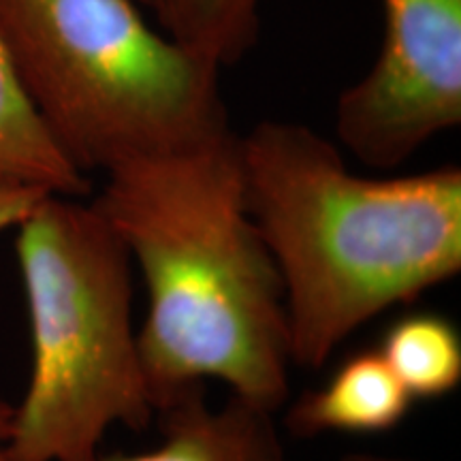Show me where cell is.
I'll return each mask as SVG.
<instances>
[{"label":"cell","mask_w":461,"mask_h":461,"mask_svg":"<svg viewBox=\"0 0 461 461\" xmlns=\"http://www.w3.org/2000/svg\"><path fill=\"white\" fill-rule=\"evenodd\" d=\"M135 3L140 5V7H148V9H152L154 14H158V11L167 5V0H135Z\"/></svg>","instance_id":"14"},{"label":"cell","mask_w":461,"mask_h":461,"mask_svg":"<svg viewBox=\"0 0 461 461\" xmlns=\"http://www.w3.org/2000/svg\"><path fill=\"white\" fill-rule=\"evenodd\" d=\"M339 461H414V459H400V457H387V455H374V453H350Z\"/></svg>","instance_id":"13"},{"label":"cell","mask_w":461,"mask_h":461,"mask_svg":"<svg viewBox=\"0 0 461 461\" xmlns=\"http://www.w3.org/2000/svg\"><path fill=\"white\" fill-rule=\"evenodd\" d=\"M48 194L32 184L0 177V230L17 227Z\"/></svg>","instance_id":"11"},{"label":"cell","mask_w":461,"mask_h":461,"mask_svg":"<svg viewBox=\"0 0 461 461\" xmlns=\"http://www.w3.org/2000/svg\"><path fill=\"white\" fill-rule=\"evenodd\" d=\"M14 414L15 408L0 400V461H14L9 451L11 431H14Z\"/></svg>","instance_id":"12"},{"label":"cell","mask_w":461,"mask_h":461,"mask_svg":"<svg viewBox=\"0 0 461 461\" xmlns=\"http://www.w3.org/2000/svg\"><path fill=\"white\" fill-rule=\"evenodd\" d=\"M378 353L412 400H438L461 383V336L447 316L417 312L397 319Z\"/></svg>","instance_id":"9"},{"label":"cell","mask_w":461,"mask_h":461,"mask_svg":"<svg viewBox=\"0 0 461 461\" xmlns=\"http://www.w3.org/2000/svg\"><path fill=\"white\" fill-rule=\"evenodd\" d=\"M261 0H167L163 31L218 67L238 60L257 37Z\"/></svg>","instance_id":"10"},{"label":"cell","mask_w":461,"mask_h":461,"mask_svg":"<svg viewBox=\"0 0 461 461\" xmlns=\"http://www.w3.org/2000/svg\"><path fill=\"white\" fill-rule=\"evenodd\" d=\"M238 154L297 366L322 367L363 322L459 274V167L363 177L330 140L282 120L238 137Z\"/></svg>","instance_id":"2"},{"label":"cell","mask_w":461,"mask_h":461,"mask_svg":"<svg viewBox=\"0 0 461 461\" xmlns=\"http://www.w3.org/2000/svg\"><path fill=\"white\" fill-rule=\"evenodd\" d=\"M412 397L376 350L348 357L325 387L308 391L286 414L291 434H384L412 408Z\"/></svg>","instance_id":"7"},{"label":"cell","mask_w":461,"mask_h":461,"mask_svg":"<svg viewBox=\"0 0 461 461\" xmlns=\"http://www.w3.org/2000/svg\"><path fill=\"white\" fill-rule=\"evenodd\" d=\"M383 41L339 95L336 132L359 163L389 171L461 124V0H380Z\"/></svg>","instance_id":"5"},{"label":"cell","mask_w":461,"mask_h":461,"mask_svg":"<svg viewBox=\"0 0 461 461\" xmlns=\"http://www.w3.org/2000/svg\"><path fill=\"white\" fill-rule=\"evenodd\" d=\"M32 370L14 461H96L109 428L157 414L132 330L131 257L95 205L48 194L17 224Z\"/></svg>","instance_id":"4"},{"label":"cell","mask_w":461,"mask_h":461,"mask_svg":"<svg viewBox=\"0 0 461 461\" xmlns=\"http://www.w3.org/2000/svg\"><path fill=\"white\" fill-rule=\"evenodd\" d=\"M0 177L26 182L62 197H82L86 173L65 157L22 88L0 39Z\"/></svg>","instance_id":"8"},{"label":"cell","mask_w":461,"mask_h":461,"mask_svg":"<svg viewBox=\"0 0 461 461\" xmlns=\"http://www.w3.org/2000/svg\"><path fill=\"white\" fill-rule=\"evenodd\" d=\"M158 414L163 440L157 447L101 453L96 461H286L276 414L233 395L210 408L199 389Z\"/></svg>","instance_id":"6"},{"label":"cell","mask_w":461,"mask_h":461,"mask_svg":"<svg viewBox=\"0 0 461 461\" xmlns=\"http://www.w3.org/2000/svg\"><path fill=\"white\" fill-rule=\"evenodd\" d=\"M92 201L140 267L148 314L137 331L157 412L207 380L278 412L288 397L285 288L248 214L233 132L122 163Z\"/></svg>","instance_id":"1"},{"label":"cell","mask_w":461,"mask_h":461,"mask_svg":"<svg viewBox=\"0 0 461 461\" xmlns=\"http://www.w3.org/2000/svg\"><path fill=\"white\" fill-rule=\"evenodd\" d=\"M22 88L82 173L229 132L221 67L158 32L135 0H0Z\"/></svg>","instance_id":"3"}]
</instances>
